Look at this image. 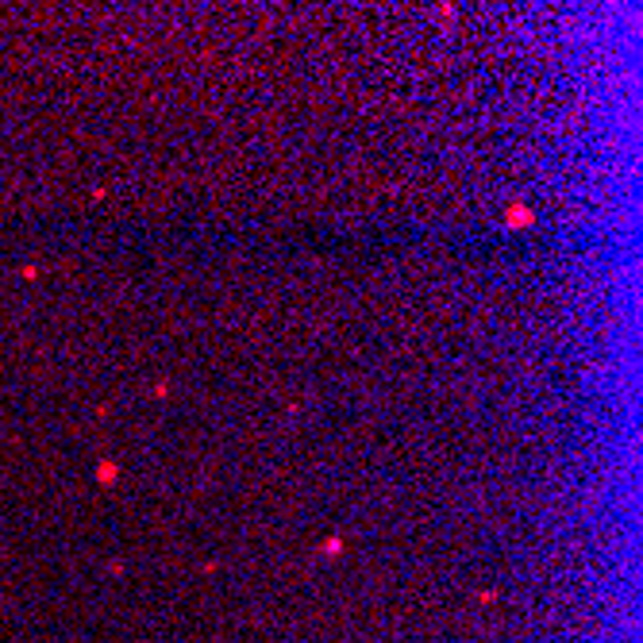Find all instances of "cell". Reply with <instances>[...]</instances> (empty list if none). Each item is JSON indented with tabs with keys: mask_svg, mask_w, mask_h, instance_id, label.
Listing matches in <instances>:
<instances>
[{
	"mask_svg": "<svg viewBox=\"0 0 643 643\" xmlns=\"http://www.w3.org/2000/svg\"><path fill=\"white\" fill-rule=\"evenodd\" d=\"M97 474H100V481H112V478H116V462H100Z\"/></svg>",
	"mask_w": 643,
	"mask_h": 643,
	"instance_id": "obj_1",
	"label": "cell"
}]
</instances>
